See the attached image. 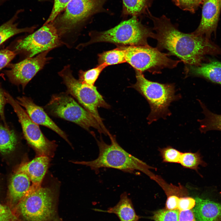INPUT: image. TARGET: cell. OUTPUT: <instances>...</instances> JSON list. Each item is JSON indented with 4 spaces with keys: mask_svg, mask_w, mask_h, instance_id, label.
I'll use <instances>...</instances> for the list:
<instances>
[{
    "mask_svg": "<svg viewBox=\"0 0 221 221\" xmlns=\"http://www.w3.org/2000/svg\"><path fill=\"white\" fill-rule=\"evenodd\" d=\"M147 14L153 22L155 33L152 38L157 41L159 50L166 49L189 66L200 65L206 55L221 54V48L211 39L180 32L164 15L155 17L148 10Z\"/></svg>",
    "mask_w": 221,
    "mask_h": 221,
    "instance_id": "6da1fadb",
    "label": "cell"
},
{
    "mask_svg": "<svg viewBox=\"0 0 221 221\" xmlns=\"http://www.w3.org/2000/svg\"><path fill=\"white\" fill-rule=\"evenodd\" d=\"M53 189L32 185L14 210L18 221H59Z\"/></svg>",
    "mask_w": 221,
    "mask_h": 221,
    "instance_id": "7a4b0ae2",
    "label": "cell"
},
{
    "mask_svg": "<svg viewBox=\"0 0 221 221\" xmlns=\"http://www.w3.org/2000/svg\"><path fill=\"white\" fill-rule=\"evenodd\" d=\"M107 135L111 142L110 144L106 143L102 137L99 140L96 139L99 154L95 159L89 161L72 162L88 166L96 172H98L101 168H108L130 173L138 170L149 176L151 175L149 170V166L122 148L118 143L114 136L110 133Z\"/></svg>",
    "mask_w": 221,
    "mask_h": 221,
    "instance_id": "3957f363",
    "label": "cell"
},
{
    "mask_svg": "<svg viewBox=\"0 0 221 221\" xmlns=\"http://www.w3.org/2000/svg\"><path fill=\"white\" fill-rule=\"evenodd\" d=\"M142 72L136 70V82L131 87L149 103L150 111L147 119L150 124L161 118L165 119L170 116L169 107L171 103L180 99L181 95L176 94L174 83H161L149 80Z\"/></svg>",
    "mask_w": 221,
    "mask_h": 221,
    "instance_id": "277c9868",
    "label": "cell"
},
{
    "mask_svg": "<svg viewBox=\"0 0 221 221\" xmlns=\"http://www.w3.org/2000/svg\"><path fill=\"white\" fill-rule=\"evenodd\" d=\"M44 108L52 116L73 122L88 131L94 128L106 135L95 117L67 92L52 95Z\"/></svg>",
    "mask_w": 221,
    "mask_h": 221,
    "instance_id": "5b68a950",
    "label": "cell"
},
{
    "mask_svg": "<svg viewBox=\"0 0 221 221\" xmlns=\"http://www.w3.org/2000/svg\"><path fill=\"white\" fill-rule=\"evenodd\" d=\"M153 33L143 25L136 16L120 22L107 31L97 33L87 44L97 42H108L122 45H149L147 39L152 38Z\"/></svg>",
    "mask_w": 221,
    "mask_h": 221,
    "instance_id": "8992f818",
    "label": "cell"
},
{
    "mask_svg": "<svg viewBox=\"0 0 221 221\" xmlns=\"http://www.w3.org/2000/svg\"><path fill=\"white\" fill-rule=\"evenodd\" d=\"M72 72L70 66L67 65L58 73L66 87V92L75 98L80 104L95 117L107 135L109 132L103 124L98 109L99 107L108 109L110 105L104 100L95 86L87 85L76 79Z\"/></svg>",
    "mask_w": 221,
    "mask_h": 221,
    "instance_id": "52a82bcc",
    "label": "cell"
},
{
    "mask_svg": "<svg viewBox=\"0 0 221 221\" xmlns=\"http://www.w3.org/2000/svg\"><path fill=\"white\" fill-rule=\"evenodd\" d=\"M124 50L126 62L142 72H157L165 68H173L180 60H172L167 54L149 45L121 46Z\"/></svg>",
    "mask_w": 221,
    "mask_h": 221,
    "instance_id": "ba28073f",
    "label": "cell"
},
{
    "mask_svg": "<svg viewBox=\"0 0 221 221\" xmlns=\"http://www.w3.org/2000/svg\"><path fill=\"white\" fill-rule=\"evenodd\" d=\"M4 94L7 103L12 107L17 115L25 139L37 156L53 157L56 147L55 142L48 140L44 136L39 125L32 120L17 100L7 92L5 91Z\"/></svg>",
    "mask_w": 221,
    "mask_h": 221,
    "instance_id": "9c48e42d",
    "label": "cell"
},
{
    "mask_svg": "<svg viewBox=\"0 0 221 221\" xmlns=\"http://www.w3.org/2000/svg\"><path fill=\"white\" fill-rule=\"evenodd\" d=\"M106 0H71L64 12L52 22L60 36L100 10Z\"/></svg>",
    "mask_w": 221,
    "mask_h": 221,
    "instance_id": "30bf717a",
    "label": "cell"
},
{
    "mask_svg": "<svg viewBox=\"0 0 221 221\" xmlns=\"http://www.w3.org/2000/svg\"><path fill=\"white\" fill-rule=\"evenodd\" d=\"M60 36L52 22L44 25L32 34L18 41L14 51L26 54L27 57L51 50L60 45Z\"/></svg>",
    "mask_w": 221,
    "mask_h": 221,
    "instance_id": "8fae6325",
    "label": "cell"
},
{
    "mask_svg": "<svg viewBox=\"0 0 221 221\" xmlns=\"http://www.w3.org/2000/svg\"><path fill=\"white\" fill-rule=\"evenodd\" d=\"M50 51L43 52L34 57H27L18 63L9 64L10 69L6 71V73L10 81L17 85H21L24 89L30 80L51 59L47 57Z\"/></svg>",
    "mask_w": 221,
    "mask_h": 221,
    "instance_id": "7c38bea8",
    "label": "cell"
},
{
    "mask_svg": "<svg viewBox=\"0 0 221 221\" xmlns=\"http://www.w3.org/2000/svg\"><path fill=\"white\" fill-rule=\"evenodd\" d=\"M200 25L193 33L211 39L215 35L221 11V0H204Z\"/></svg>",
    "mask_w": 221,
    "mask_h": 221,
    "instance_id": "4fadbf2b",
    "label": "cell"
},
{
    "mask_svg": "<svg viewBox=\"0 0 221 221\" xmlns=\"http://www.w3.org/2000/svg\"><path fill=\"white\" fill-rule=\"evenodd\" d=\"M17 101L25 109L26 112L33 122L38 125L45 126L53 130L72 145L65 132L49 117L43 108L34 103L31 98L18 97Z\"/></svg>",
    "mask_w": 221,
    "mask_h": 221,
    "instance_id": "5bb4252c",
    "label": "cell"
},
{
    "mask_svg": "<svg viewBox=\"0 0 221 221\" xmlns=\"http://www.w3.org/2000/svg\"><path fill=\"white\" fill-rule=\"evenodd\" d=\"M50 158L45 156H38L29 162L22 163L15 172L26 174L32 182V185L41 186L48 167Z\"/></svg>",
    "mask_w": 221,
    "mask_h": 221,
    "instance_id": "9a60e30c",
    "label": "cell"
},
{
    "mask_svg": "<svg viewBox=\"0 0 221 221\" xmlns=\"http://www.w3.org/2000/svg\"><path fill=\"white\" fill-rule=\"evenodd\" d=\"M30 182L28 176L23 173L15 172L11 176L8 187L7 205L13 211L29 190Z\"/></svg>",
    "mask_w": 221,
    "mask_h": 221,
    "instance_id": "2e32d148",
    "label": "cell"
},
{
    "mask_svg": "<svg viewBox=\"0 0 221 221\" xmlns=\"http://www.w3.org/2000/svg\"><path fill=\"white\" fill-rule=\"evenodd\" d=\"M192 209L196 221H221V204L196 197Z\"/></svg>",
    "mask_w": 221,
    "mask_h": 221,
    "instance_id": "e0dca14e",
    "label": "cell"
},
{
    "mask_svg": "<svg viewBox=\"0 0 221 221\" xmlns=\"http://www.w3.org/2000/svg\"><path fill=\"white\" fill-rule=\"evenodd\" d=\"M186 69L189 74L221 85V62H220L214 61L201 63L198 66L187 65Z\"/></svg>",
    "mask_w": 221,
    "mask_h": 221,
    "instance_id": "ac0fdd59",
    "label": "cell"
},
{
    "mask_svg": "<svg viewBox=\"0 0 221 221\" xmlns=\"http://www.w3.org/2000/svg\"><path fill=\"white\" fill-rule=\"evenodd\" d=\"M107 212L115 214L120 221H138L139 219L131 200L125 192L121 195L118 203L114 206L109 208Z\"/></svg>",
    "mask_w": 221,
    "mask_h": 221,
    "instance_id": "d6986e66",
    "label": "cell"
},
{
    "mask_svg": "<svg viewBox=\"0 0 221 221\" xmlns=\"http://www.w3.org/2000/svg\"><path fill=\"white\" fill-rule=\"evenodd\" d=\"M198 101L204 115L203 119L198 120L200 125L199 130L201 132L205 133L212 130L221 131V114L213 113L200 100H198Z\"/></svg>",
    "mask_w": 221,
    "mask_h": 221,
    "instance_id": "ffe728a7",
    "label": "cell"
},
{
    "mask_svg": "<svg viewBox=\"0 0 221 221\" xmlns=\"http://www.w3.org/2000/svg\"><path fill=\"white\" fill-rule=\"evenodd\" d=\"M19 12H17L11 18L0 26V45L14 35L24 32L31 33L35 28V26L18 28L15 21Z\"/></svg>",
    "mask_w": 221,
    "mask_h": 221,
    "instance_id": "44dd1931",
    "label": "cell"
},
{
    "mask_svg": "<svg viewBox=\"0 0 221 221\" xmlns=\"http://www.w3.org/2000/svg\"><path fill=\"white\" fill-rule=\"evenodd\" d=\"M17 137L13 130L0 124V153L9 154L15 149L17 143Z\"/></svg>",
    "mask_w": 221,
    "mask_h": 221,
    "instance_id": "7402d4cb",
    "label": "cell"
},
{
    "mask_svg": "<svg viewBox=\"0 0 221 221\" xmlns=\"http://www.w3.org/2000/svg\"><path fill=\"white\" fill-rule=\"evenodd\" d=\"M153 0H122L124 14L137 16L148 10Z\"/></svg>",
    "mask_w": 221,
    "mask_h": 221,
    "instance_id": "603a6c76",
    "label": "cell"
},
{
    "mask_svg": "<svg viewBox=\"0 0 221 221\" xmlns=\"http://www.w3.org/2000/svg\"><path fill=\"white\" fill-rule=\"evenodd\" d=\"M99 64L106 66L126 62L124 50L121 47L104 52L99 55Z\"/></svg>",
    "mask_w": 221,
    "mask_h": 221,
    "instance_id": "cb8c5ba5",
    "label": "cell"
},
{
    "mask_svg": "<svg viewBox=\"0 0 221 221\" xmlns=\"http://www.w3.org/2000/svg\"><path fill=\"white\" fill-rule=\"evenodd\" d=\"M180 163L184 168L197 171L200 165L205 167L207 163L202 159L200 152L182 153Z\"/></svg>",
    "mask_w": 221,
    "mask_h": 221,
    "instance_id": "d4e9b609",
    "label": "cell"
},
{
    "mask_svg": "<svg viewBox=\"0 0 221 221\" xmlns=\"http://www.w3.org/2000/svg\"><path fill=\"white\" fill-rule=\"evenodd\" d=\"M106 67L104 64H99L97 67L86 71H81L79 73V80L82 83L94 86L100 73Z\"/></svg>",
    "mask_w": 221,
    "mask_h": 221,
    "instance_id": "484cf974",
    "label": "cell"
},
{
    "mask_svg": "<svg viewBox=\"0 0 221 221\" xmlns=\"http://www.w3.org/2000/svg\"><path fill=\"white\" fill-rule=\"evenodd\" d=\"M180 211L161 209L155 211L151 219L155 221H179Z\"/></svg>",
    "mask_w": 221,
    "mask_h": 221,
    "instance_id": "4316f807",
    "label": "cell"
},
{
    "mask_svg": "<svg viewBox=\"0 0 221 221\" xmlns=\"http://www.w3.org/2000/svg\"><path fill=\"white\" fill-rule=\"evenodd\" d=\"M159 151L163 161L165 162L180 163L182 153L170 146L160 148Z\"/></svg>",
    "mask_w": 221,
    "mask_h": 221,
    "instance_id": "83f0119b",
    "label": "cell"
},
{
    "mask_svg": "<svg viewBox=\"0 0 221 221\" xmlns=\"http://www.w3.org/2000/svg\"><path fill=\"white\" fill-rule=\"evenodd\" d=\"M175 5L184 10L194 13L204 0H172Z\"/></svg>",
    "mask_w": 221,
    "mask_h": 221,
    "instance_id": "f1b7e54d",
    "label": "cell"
},
{
    "mask_svg": "<svg viewBox=\"0 0 221 221\" xmlns=\"http://www.w3.org/2000/svg\"><path fill=\"white\" fill-rule=\"evenodd\" d=\"M71 0H54L53 6L46 24L53 22L59 14L65 9L68 4Z\"/></svg>",
    "mask_w": 221,
    "mask_h": 221,
    "instance_id": "f546056e",
    "label": "cell"
},
{
    "mask_svg": "<svg viewBox=\"0 0 221 221\" xmlns=\"http://www.w3.org/2000/svg\"><path fill=\"white\" fill-rule=\"evenodd\" d=\"M14 51L5 49L0 50V70L7 66L15 57Z\"/></svg>",
    "mask_w": 221,
    "mask_h": 221,
    "instance_id": "4dcf8cb0",
    "label": "cell"
},
{
    "mask_svg": "<svg viewBox=\"0 0 221 221\" xmlns=\"http://www.w3.org/2000/svg\"><path fill=\"white\" fill-rule=\"evenodd\" d=\"M196 204L195 199L188 196L179 198L178 205V209L180 211L191 210Z\"/></svg>",
    "mask_w": 221,
    "mask_h": 221,
    "instance_id": "1f68e13d",
    "label": "cell"
},
{
    "mask_svg": "<svg viewBox=\"0 0 221 221\" xmlns=\"http://www.w3.org/2000/svg\"><path fill=\"white\" fill-rule=\"evenodd\" d=\"M0 219L5 221H18L17 216L10 208L0 203Z\"/></svg>",
    "mask_w": 221,
    "mask_h": 221,
    "instance_id": "d6a6232c",
    "label": "cell"
},
{
    "mask_svg": "<svg viewBox=\"0 0 221 221\" xmlns=\"http://www.w3.org/2000/svg\"><path fill=\"white\" fill-rule=\"evenodd\" d=\"M180 198L175 195L167 196L165 203V209L170 210L178 209V203Z\"/></svg>",
    "mask_w": 221,
    "mask_h": 221,
    "instance_id": "836d02e7",
    "label": "cell"
},
{
    "mask_svg": "<svg viewBox=\"0 0 221 221\" xmlns=\"http://www.w3.org/2000/svg\"><path fill=\"white\" fill-rule=\"evenodd\" d=\"M7 103L4 91L0 86V116L3 121L4 126L8 127L6 123L4 112V107Z\"/></svg>",
    "mask_w": 221,
    "mask_h": 221,
    "instance_id": "e575fe53",
    "label": "cell"
},
{
    "mask_svg": "<svg viewBox=\"0 0 221 221\" xmlns=\"http://www.w3.org/2000/svg\"><path fill=\"white\" fill-rule=\"evenodd\" d=\"M179 221H196L192 210L180 211Z\"/></svg>",
    "mask_w": 221,
    "mask_h": 221,
    "instance_id": "d590c367",
    "label": "cell"
},
{
    "mask_svg": "<svg viewBox=\"0 0 221 221\" xmlns=\"http://www.w3.org/2000/svg\"><path fill=\"white\" fill-rule=\"evenodd\" d=\"M6 0H0V5L4 2Z\"/></svg>",
    "mask_w": 221,
    "mask_h": 221,
    "instance_id": "8d00e7d4",
    "label": "cell"
},
{
    "mask_svg": "<svg viewBox=\"0 0 221 221\" xmlns=\"http://www.w3.org/2000/svg\"><path fill=\"white\" fill-rule=\"evenodd\" d=\"M0 221H5L3 220H2L1 219H0Z\"/></svg>",
    "mask_w": 221,
    "mask_h": 221,
    "instance_id": "74e56055",
    "label": "cell"
},
{
    "mask_svg": "<svg viewBox=\"0 0 221 221\" xmlns=\"http://www.w3.org/2000/svg\"></svg>",
    "mask_w": 221,
    "mask_h": 221,
    "instance_id": "f35d334b",
    "label": "cell"
}]
</instances>
